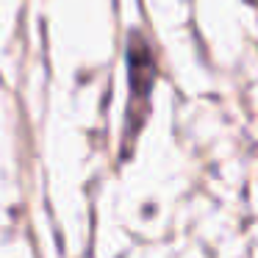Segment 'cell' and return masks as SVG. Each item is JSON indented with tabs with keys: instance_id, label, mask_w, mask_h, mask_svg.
<instances>
[{
	"instance_id": "1",
	"label": "cell",
	"mask_w": 258,
	"mask_h": 258,
	"mask_svg": "<svg viewBox=\"0 0 258 258\" xmlns=\"http://www.w3.org/2000/svg\"><path fill=\"white\" fill-rule=\"evenodd\" d=\"M128 70H131V108H128V139L139 131L142 119L147 114V97H150L153 81H156V61L139 34L128 42Z\"/></svg>"
}]
</instances>
